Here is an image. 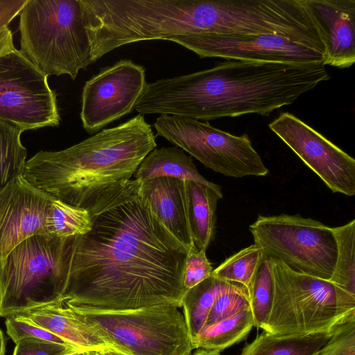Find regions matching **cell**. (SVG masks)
I'll return each instance as SVG.
<instances>
[{"label":"cell","instance_id":"cell-1","mask_svg":"<svg viewBox=\"0 0 355 355\" xmlns=\"http://www.w3.org/2000/svg\"><path fill=\"white\" fill-rule=\"evenodd\" d=\"M130 180L88 207L92 229L71 237L64 300L85 311L182 307L189 250L165 227Z\"/></svg>","mask_w":355,"mask_h":355},{"label":"cell","instance_id":"cell-2","mask_svg":"<svg viewBox=\"0 0 355 355\" xmlns=\"http://www.w3.org/2000/svg\"><path fill=\"white\" fill-rule=\"evenodd\" d=\"M329 78L322 63L227 60L208 69L146 83L134 110L199 121L268 116Z\"/></svg>","mask_w":355,"mask_h":355},{"label":"cell","instance_id":"cell-3","mask_svg":"<svg viewBox=\"0 0 355 355\" xmlns=\"http://www.w3.org/2000/svg\"><path fill=\"white\" fill-rule=\"evenodd\" d=\"M155 138L139 114L68 148L38 152L26 162L21 175L53 198L87 209L105 191L131 180L157 148Z\"/></svg>","mask_w":355,"mask_h":355},{"label":"cell","instance_id":"cell-4","mask_svg":"<svg viewBox=\"0 0 355 355\" xmlns=\"http://www.w3.org/2000/svg\"><path fill=\"white\" fill-rule=\"evenodd\" d=\"M19 15L21 51L46 75L75 80L94 62L80 0H28Z\"/></svg>","mask_w":355,"mask_h":355},{"label":"cell","instance_id":"cell-5","mask_svg":"<svg viewBox=\"0 0 355 355\" xmlns=\"http://www.w3.org/2000/svg\"><path fill=\"white\" fill-rule=\"evenodd\" d=\"M269 260L274 295L264 331L284 335L331 331L355 315V296L329 280L295 272L278 260Z\"/></svg>","mask_w":355,"mask_h":355},{"label":"cell","instance_id":"cell-6","mask_svg":"<svg viewBox=\"0 0 355 355\" xmlns=\"http://www.w3.org/2000/svg\"><path fill=\"white\" fill-rule=\"evenodd\" d=\"M71 241V237L34 235L0 261V317L63 295Z\"/></svg>","mask_w":355,"mask_h":355},{"label":"cell","instance_id":"cell-7","mask_svg":"<svg viewBox=\"0 0 355 355\" xmlns=\"http://www.w3.org/2000/svg\"><path fill=\"white\" fill-rule=\"evenodd\" d=\"M73 308L110 348L125 355H190L194 349L183 313L175 305L109 312Z\"/></svg>","mask_w":355,"mask_h":355},{"label":"cell","instance_id":"cell-8","mask_svg":"<svg viewBox=\"0 0 355 355\" xmlns=\"http://www.w3.org/2000/svg\"><path fill=\"white\" fill-rule=\"evenodd\" d=\"M249 230L254 244L269 259L291 270L329 280L337 258L331 227L300 215H259Z\"/></svg>","mask_w":355,"mask_h":355},{"label":"cell","instance_id":"cell-9","mask_svg":"<svg viewBox=\"0 0 355 355\" xmlns=\"http://www.w3.org/2000/svg\"><path fill=\"white\" fill-rule=\"evenodd\" d=\"M164 137L214 172L232 178L266 176L269 170L252 145L248 134L233 135L208 122L160 115L154 123Z\"/></svg>","mask_w":355,"mask_h":355},{"label":"cell","instance_id":"cell-10","mask_svg":"<svg viewBox=\"0 0 355 355\" xmlns=\"http://www.w3.org/2000/svg\"><path fill=\"white\" fill-rule=\"evenodd\" d=\"M48 76L21 51L0 56V120L23 132L56 127L60 121Z\"/></svg>","mask_w":355,"mask_h":355},{"label":"cell","instance_id":"cell-11","mask_svg":"<svg viewBox=\"0 0 355 355\" xmlns=\"http://www.w3.org/2000/svg\"><path fill=\"white\" fill-rule=\"evenodd\" d=\"M175 42L200 58L281 63H322L324 51L277 35L195 34L175 36Z\"/></svg>","mask_w":355,"mask_h":355},{"label":"cell","instance_id":"cell-12","mask_svg":"<svg viewBox=\"0 0 355 355\" xmlns=\"http://www.w3.org/2000/svg\"><path fill=\"white\" fill-rule=\"evenodd\" d=\"M268 127L331 191L355 195L352 157L291 113H282Z\"/></svg>","mask_w":355,"mask_h":355},{"label":"cell","instance_id":"cell-13","mask_svg":"<svg viewBox=\"0 0 355 355\" xmlns=\"http://www.w3.org/2000/svg\"><path fill=\"white\" fill-rule=\"evenodd\" d=\"M145 69L121 60L87 80L83 89L80 119L89 134L134 110L145 85Z\"/></svg>","mask_w":355,"mask_h":355},{"label":"cell","instance_id":"cell-14","mask_svg":"<svg viewBox=\"0 0 355 355\" xmlns=\"http://www.w3.org/2000/svg\"><path fill=\"white\" fill-rule=\"evenodd\" d=\"M53 199L21 175L0 191V261L24 240L46 235V220Z\"/></svg>","mask_w":355,"mask_h":355},{"label":"cell","instance_id":"cell-15","mask_svg":"<svg viewBox=\"0 0 355 355\" xmlns=\"http://www.w3.org/2000/svg\"><path fill=\"white\" fill-rule=\"evenodd\" d=\"M324 46V66L345 69L355 62V0H306Z\"/></svg>","mask_w":355,"mask_h":355},{"label":"cell","instance_id":"cell-16","mask_svg":"<svg viewBox=\"0 0 355 355\" xmlns=\"http://www.w3.org/2000/svg\"><path fill=\"white\" fill-rule=\"evenodd\" d=\"M8 316L23 320L47 330L80 352H97L110 347L94 330L78 318L73 308L62 297L25 308Z\"/></svg>","mask_w":355,"mask_h":355},{"label":"cell","instance_id":"cell-17","mask_svg":"<svg viewBox=\"0 0 355 355\" xmlns=\"http://www.w3.org/2000/svg\"><path fill=\"white\" fill-rule=\"evenodd\" d=\"M141 190L155 215L190 250L193 243L189 223L185 180L168 177L155 178L141 182Z\"/></svg>","mask_w":355,"mask_h":355},{"label":"cell","instance_id":"cell-18","mask_svg":"<svg viewBox=\"0 0 355 355\" xmlns=\"http://www.w3.org/2000/svg\"><path fill=\"white\" fill-rule=\"evenodd\" d=\"M134 177L141 182L160 177L194 181L222 192L220 186L204 178L198 172L191 157L177 146L153 150L142 160Z\"/></svg>","mask_w":355,"mask_h":355},{"label":"cell","instance_id":"cell-19","mask_svg":"<svg viewBox=\"0 0 355 355\" xmlns=\"http://www.w3.org/2000/svg\"><path fill=\"white\" fill-rule=\"evenodd\" d=\"M188 216L193 246L206 250L215 233L218 201L223 192L194 181H185Z\"/></svg>","mask_w":355,"mask_h":355},{"label":"cell","instance_id":"cell-20","mask_svg":"<svg viewBox=\"0 0 355 355\" xmlns=\"http://www.w3.org/2000/svg\"><path fill=\"white\" fill-rule=\"evenodd\" d=\"M334 329L312 334L284 335L263 331L243 349L240 355H315L329 340Z\"/></svg>","mask_w":355,"mask_h":355},{"label":"cell","instance_id":"cell-21","mask_svg":"<svg viewBox=\"0 0 355 355\" xmlns=\"http://www.w3.org/2000/svg\"><path fill=\"white\" fill-rule=\"evenodd\" d=\"M254 326L250 307L207 325L192 342L193 349L222 352L243 340Z\"/></svg>","mask_w":355,"mask_h":355},{"label":"cell","instance_id":"cell-22","mask_svg":"<svg viewBox=\"0 0 355 355\" xmlns=\"http://www.w3.org/2000/svg\"><path fill=\"white\" fill-rule=\"evenodd\" d=\"M225 282L211 275L186 291L182 308L191 343L205 326L215 298Z\"/></svg>","mask_w":355,"mask_h":355},{"label":"cell","instance_id":"cell-23","mask_svg":"<svg viewBox=\"0 0 355 355\" xmlns=\"http://www.w3.org/2000/svg\"><path fill=\"white\" fill-rule=\"evenodd\" d=\"M337 245V258L329 281L340 290L355 296V219L331 227Z\"/></svg>","mask_w":355,"mask_h":355},{"label":"cell","instance_id":"cell-24","mask_svg":"<svg viewBox=\"0 0 355 355\" xmlns=\"http://www.w3.org/2000/svg\"><path fill=\"white\" fill-rule=\"evenodd\" d=\"M92 225L87 209L54 198L46 220V235L64 239L83 235L91 230Z\"/></svg>","mask_w":355,"mask_h":355},{"label":"cell","instance_id":"cell-25","mask_svg":"<svg viewBox=\"0 0 355 355\" xmlns=\"http://www.w3.org/2000/svg\"><path fill=\"white\" fill-rule=\"evenodd\" d=\"M22 132L19 127L0 120V191L24 171L27 151L21 142Z\"/></svg>","mask_w":355,"mask_h":355},{"label":"cell","instance_id":"cell-26","mask_svg":"<svg viewBox=\"0 0 355 355\" xmlns=\"http://www.w3.org/2000/svg\"><path fill=\"white\" fill-rule=\"evenodd\" d=\"M264 257L262 249L254 243L226 259L214 269L211 275L225 281L237 282L248 290Z\"/></svg>","mask_w":355,"mask_h":355},{"label":"cell","instance_id":"cell-27","mask_svg":"<svg viewBox=\"0 0 355 355\" xmlns=\"http://www.w3.org/2000/svg\"><path fill=\"white\" fill-rule=\"evenodd\" d=\"M254 326L263 329L271 312L274 286L270 260L263 259L248 288Z\"/></svg>","mask_w":355,"mask_h":355},{"label":"cell","instance_id":"cell-28","mask_svg":"<svg viewBox=\"0 0 355 355\" xmlns=\"http://www.w3.org/2000/svg\"><path fill=\"white\" fill-rule=\"evenodd\" d=\"M250 308L248 289L241 284L225 281L216 295L205 326Z\"/></svg>","mask_w":355,"mask_h":355},{"label":"cell","instance_id":"cell-29","mask_svg":"<svg viewBox=\"0 0 355 355\" xmlns=\"http://www.w3.org/2000/svg\"><path fill=\"white\" fill-rule=\"evenodd\" d=\"M315 355H355V315L338 325Z\"/></svg>","mask_w":355,"mask_h":355},{"label":"cell","instance_id":"cell-30","mask_svg":"<svg viewBox=\"0 0 355 355\" xmlns=\"http://www.w3.org/2000/svg\"><path fill=\"white\" fill-rule=\"evenodd\" d=\"M213 268L206 250H198L193 246L187 257L184 269V286L187 291L211 276Z\"/></svg>","mask_w":355,"mask_h":355},{"label":"cell","instance_id":"cell-31","mask_svg":"<svg viewBox=\"0 0 355 355\" xmlns=\"http://www.w3.org/2000/svg\"><path fill=\"white\" fill-rule=\"evenodd\" d=\"M5 318L6 333L15 343L22 338H35L60 343L76 350L62 338L40 327L10 316H8Z\"/></svg>","mask_w":355,"mask_h":355},{"label":"cell","instance_id":"cell-32","mask_svg":"<svg viewBox=\"0 0 355 355\" xmlns=\"http://www.w3.org/2000/svg\"><path fill=\"white\" fill-rule=\"evenodd\" d=\"M73 352L77 351L60 343L25 338L15 343L12 355H66Z\"/></svg>","mask_w":355,"mask_h":355},{"label":"cell","instance_id":"cell-33","mask_svg":"<svg viewBox=\"0 0 355 355\" xmlns=\"http://www.w3.org/2000/svg\"><path fill=\"white\" fill-rule=\"evenodd\" d=\"M28 0H0V28L8 26Z\"/></svg>","mask_w":355,"mask_h":355},{"label":"cell","instance_id":"cell-34","mask_svg":"<svg viewBox=\"0 0 355 355\" xmlns=\"http://www.w3.org/2000/svg\"><path fill=\"white\" fill-rule=\"evenodd\" d=\"M15 49L11 30L8 26L0 28V56Z\"/></svg>","mask_w":355,"mask_h":355},{"label":"cell","instance_id":"cell-35","mask_svg":"<svg viewBox=\"0 0 355 355\" xmlns=\"http://www.w3.org/2000/svg\"><path fill=\"white\" fill-rule=\"evenodd\" d=\"M95 354L96 355H125L116 349L110 347L95 352Z\"/></svg>","mask_w":355,"mask_h":355},{"label":"cell","instance_id":"cell-36","mask_svg":"<svg viewBox=\"0 0 355 355\" xmlns=\"http://www.w3.org/2000/svg\"><path fill=\"white\" fill-rule=\"evenodd\" d=\"M190 355H221V354H220V352L214 351V350L198 349L195 352L191 354Z\"/></svg>","mask_w":355,"mask_h":355},{"label":"cell","instance_id":"cell-37","mask_svg":"<svg viewBox=\"0 0 355 355\" xmlns=\"http://www.w3.org/2000/svg\"><path fill=\"white\" fill-rule=\"evenodd\" d=\"M6 339L3 331L0 329V355H6Z\"/></svg>","mask_w":355,"mask_h":355},{"label":"cell","instance_id":"cell-38","mask_svg":"<svg viewBox=\"0 0 355 355\" xmlns=\"http://www.w3.org/2000/svg\"><path fill=\"white\" fill-rule=\"evenodd\" d=\"M87 352H73L69 354H67L66 355H86Z\"/></svg>","mask_w":355,"mask_h":355},{"label":"cell","instance_id":"cell-39","mask_svg":"<svg viewBox=\"0 0 355 355\" xmlns=\"http://www.w3.org/2000/svg\"><path fill=\"white\" fill-rule=\"evenodd\" d=\"M86 355H96L95 352H87Z\"/></svg>","mask_w":355,"mask_h":355}]
</instances>
